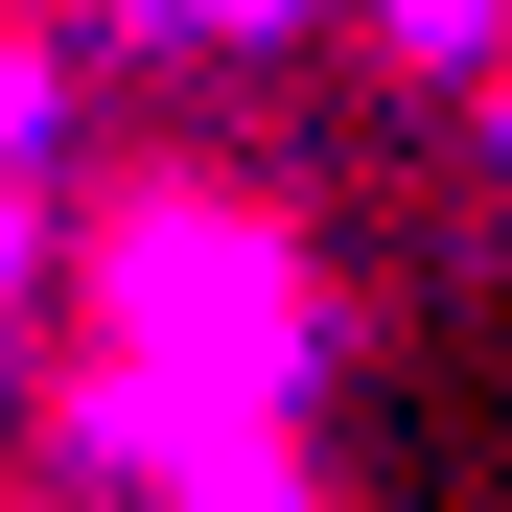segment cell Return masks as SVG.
Returning <instances> with one entry per match:
<instances>
[{
    "instance_id": "obj_1",
    "label": "cell",
    "mask_w": 512,
    "mask_h": 512,
    "mask_svg": "<svg viewBox=\"0 0 512 512\" xmlns=\"http://www.w3.org/2000/svg\"><path fill=\"white\" fill-rule=\"evenodd\" d=\"M94 326H117V350H187L210 396H303L326 373L303 233L256 187H210V163H117V187H94Z\"/></svg>"
},
{
    "instance_id": "obj_2",
    "label": "cell",
    "mask_w": 512,
    "mask_h": 512,
    "mask_svg": "<svg viewBox=\"0 0 512 512\" xmlns=\"http://www.w3.org/2000/svg\"><path fill=\"white\" fill-rule=\"evenodd\" d=\"M210 419H303V396H210L187 350H117V326H94V373H70V396H47V443H70V466H94V489H163V466H187V443H210Z\"/></svg>"
},
{
    "instance_id": "obj_3",
    "label": "cell",
    "mask_w": 512,
    "mask_h": 512,
    "mask_svg": "<svg viewBox=\"0 0 512 512\" xmlns=\"http://www.w3.org/2000/svg\"><path fill=\"white\" fill-rule=\"evenodd\" d=\"M163 512H350V489L303 466V419H210V443L163 466Z\"/></svg>"
},
{
    "instance_id": "obj_4",
    "label": "cell",
    "mask_w": 512,
    "mask_h": 512,
    "mask_svg": "<svg viewBox=\"0 0 512 512\" xmlns=\"http://www.w3.org/2000/svg\"><path fill=\"white\" fill-rule=\"evenodd\" d=\"M373 47H396V70H489V47H512V0H373Z\"/></svg>"
},
{
    "instance_id": "obj_5",
    "label": "cell",
    "mask_w": 512,
    "mask_h": 512,
    "mask_svg": "<svg viewBox=\"0 0 512 512\" xmlns=\"http://www.w3.org/2000/svg\"><path fill=\"white\" fill-rule=\"evenodd\" d=\"M0 140H47V24H0Z\"/></svg>"
},
{
    "instance_id": "obj_6",
    "label": "cell",
    "mask_w": 512,
    "mask_h": 512,
    "mask_svg": "<svg viewBox=\"0 0 512 512\" xmlns=\"http://www.w3.org/2000/svg\"><path fill=\"white\" fill-rule=\"evenodd\" d=\"M489 163H512V70H489Z\"/></svg>"
},
{
    "instance_id": "obj_7",
    "label": "cell",
    "mask_w": 512,
    "mask_h": 512,
    "mask_svg": "<svg viewBox=\"0 0 512 512\" xmlns=\"http://www.w3.org/2000/svg\"><path fill=\"white\" fill-rule=\"evenodd\" d=\"M24 512H47V489H24Z\"/></svg>"
}]
</instances>
